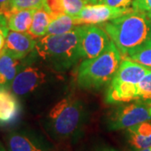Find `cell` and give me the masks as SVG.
Returning a JSON list of instances; mask_svg holds the SVG:
<instances>
[{
    "label": "cell",
    "instance_id": "6da1fadb",
    "mask_svg": "<svg viewBox=\"0 0 151 151\" xmlns=\"http://www.w3.org/2000/svg\"><path fill=\"white\" fill-rule=\"evenodd\" d=\"M103 27L123 58H125L131 51L149 42L151 35V14L133 9L105 22Z\"/></svg>",
    "mask_w": 151,
    "mask_h": 151
},
{
    "label": "cell",
    "instance_id": "7a4b0ae2",
    "mask_svg": "<svg viewBox=\"0 0 151 151\" xmlns=\"http://www.w3.org/2000/svg\"><path fill=\"white\" fill-rule=\"evenodd\" d=\"M123 59L115 44L111 41L100 55L81 62L77 70V84L87 90H97L103 87L111 82Z\"/></svg>",
    "mask_w": 151,
    "mask_h": 151
},
{
    "label": "cell",
    "instance_id": "3957f363",
    "mask_svg": "<svg viewBox=\"0 0 151 151\" xmlns=\"http://www.w3.org/2000/svg\"><path fill=\"white\" fill-rule=\"evenodd\" d=\"M86 120V111L80 100L65 97L55 105L48 114V128L55 139H73L80 134Z\"/></svg>",
    "mask_w": 151,
    "mask_h": 151
},
{
    "label": "cell",
    "instance_id": "277c9868",
    "mask_svg": "<svg viewBox=\"0 0 151 151\" xmlns=\"http://www.w3.org/2000/svg\"><path fill=\"white\" fill-rule=\"evenodd\" d=\"M79 25L70 32L45 35L36 40L38 55L53 65L55 70L69 69L81 59L79 50Z\"/></svg>",
    "mask_w": 151,
    "mask_h": 151
},
{
    "label": "cell",
    "instance_id": "5b68a950",
    "mask_svg": "<svg viewBox=\"0 0 151 151\" xmlns=\"http://www.w3.org/2000/svg\"><path fill=\"white\" fill-rule=\"evenodd\" d=\"M151 70L132 60L124 58L105 94L108 104H123L136 101L137 86Z\"/></svg>",
    "mask_w": 151,
    "mask_h": 151
},
{
    "label": "cell",
    "instance_id": "8992f818",
    "mask_svg": "<svg viewBox=\"0 0 151 151\" xmlns=\"http://www.w3.org/2000/svg\"><path fill=\"white\" fill-rule=\"evenodd\" d=\"M151 119L149 102L136 100L112 110L107 118L108 130L127 129L136 124Z\"/></svg>",
    "mask_w": 151,
    "mask_h": 151
},
{
    "label": "cell",
    "instance_id": "52a82bcc",
    "mask_svg": "<svg viewBox=\"0 0 151 151\" xmlns=\"http://www.w3.org/2000/svg\"><path fill=\"white\" fill-rule=\"evenodd\" d=\"M107 32L96 24L79 25L78 50L81 59H92L103 53L111 43Z\"/></svg>",
    "mask_w": 151,
    "mask_h": 151
},
{
    "label": "cell",
    "instance_id": "ba28073f",
    "mask_svg": "<svg viewBox=\"0 0 151 151\" xmlns=\"http://www.w3.org/2000/svg\"><path fill=\"white\" fill-rule=\"evenodd\" d=\"M134 9H121L99 4H86L76 17L80 24H103L105 22L112 20L118 17L122 16Z\"/></svg>",
    "mask_w": 151,
    "mask_h": 151
},
{
    "label": "cell",
    "instance_id": "9c48e42d",
    "mask_svg": "<svg viewBox=\"0 0 151 151\" xmlns=\"http://www.w3.org/2000/svg\"><path fill=\"white\" fill-rule=\"evenodd\" d=\"M5 140L8 151H55L47 141L29 132H11Z\"/></svg>",
    "mask_w": 151,
    "mask_h": 151
},
{
    "label": "cell",
    "instance_id": "30bf717a",
    "mask_svg": "<svg viewBox=\"0 0 151 151\" xmlns=\"http://www.w3.org/2000/svg\"><path fill=\"white\" fill-rule=\"evenodd\" d=\"M45 81V74L38 67L26 66L14 77L9 90L16 96H24Z\"/></svg>",
    "mask_w": 151,
    "mask_h": 151
},
{
    "label": "cell",
    "instance_id": "8fae6325",
    "mask_svg": "<svg viewBox=\"0 0 151 151\" xmlns=\"http://www.w3.org/2000/svg\"><path fill=\"white\" fill-rule=\"evenodd\" d=\"M35 39L28 32L9 30L3 50L16 59L23 60L35 50Z\"/></svg>",
    "mask_w": 151,
    "mask_h": 151
},
{
    "label": "cell",
    "instance_id": "7c38bea8",
    "mask_svg": "<svg viewBox=\"0 0 151 151\" xmlns=\"http://www.w3.org/2000/svg\"><path fill=\"white\" fill-rule=\"evenodd\" d=\"M125 138L132 151L140 150L151 146V119L127 129Z\"/></svg>",
    "mask_w": 151,
    "mask_h": 151
},
{
    "label": "cell",
    "instance_id": "4fadbf2b",
    "mask_svg": "<svg viewBox=\"0 0 151 151\" xmlns=\"http://www.w3.org/2000/svg\"><path fill=\"white\" fill-rule=\"evenodd\" d=\"M20 113V105L9 89L0 86V124L14 123Z\"/></svg>",
    "mask_w": 151,
    "mask_h": 151
},
{
    "label": "cell",
    "instance_id": "5bb4252c",
    "mask_svg": "<svg viewBox=\"0 0 151 151\" xmlns=\"http://www.w3.org/2000/svg\"><path fill=\"white\" fill-rule=\"evenodd\" d=\"M21 60L16 59L5 51L0 53V86L9 89L17 74L22 70Z\"/></svg>",
    "mask_w": 151,
    "mask_h": 151
},
{
    "label": "cell",
    "instance_id": "9a60e30c",
    "mask_svg": "<svg viewBox=\"0 0 151 151\" xmlns=\"http://www.w3.org/2000/svg\"><path fill=\"white\" fill-rule=\"evenodd\" d=\"M54 18L50 14L48 11L42 6L35 11L31 26L28 33L35 39H40L46 35V31L50 22Z\"/></svg>",
    "mask_w": 151,
    "mask_h": 151
},
{
    "label": "cell",
    "instance_id": "2e32d148",
    "mask_svg": "<svg viewBox=\"0 0 151 151\" xmlns=\"http://www.w3.org/2000/svg\"><path fill=\"white\" fill-rule=\"evenodd\" d=\"M36 9H24L14 12L7 18L9 30L17 32H28L31 26L33 16Z\"/></svg>",
    "mask_w": 151,
    "mask_h": 151
},
{
    "label": "cell",
    "instance_id": "e0dca14e",
    "mask_svg": "<svg viewBox=\"0 0 151 151\" xmlns=\"http://www.w3.org/2000/svg\"><path fill=\"white\" fill-rule=\"evenodd\" d=\"M78 25H81V24L76 18L65 14L55 18L50 22L45 35H63V34L73 30Z\"/></svg>",
    "mask_w": 151,
    "mask_h": 151
},
{
    "label": "cell",
    "instance_id": "ac0fdd59",
    "mask_svg": "<svg viewBox=\"0 0 151 151\" xmlns=\"http://www.w3.org/2000/svg\"><path fill=\"white\" fill-rule=\"evenodd\" d=\"M44 4V0H9L0 5V14L6 19L14 12L24 9H37Z\"/></svg>",
    "mask_w": 151,
    "mask_h": 151
},
{
    "label": "cell",
    "instance_id": "d6986e66",
    "mask_svg": "<svg viewBox=\"0 0 151 151\" xmlns=\"http://www.w3.org/2000/svg\"><path fill=\"white\" fill-rule=\"evenodd\" d=\"M125 58L132 60L151 69V44L148 42L145 45L131 51Z\"/></svg>",
    "mask_w": 151,
    "mask_h": 151
},
{
    "label": "cell",
    "instance_id": "ffe728a7",
    "mask_svg": "<svg viewBox=\"0 0 151 151\" xmlns=\"http://www.w3.org/2000/svg\"><path fill=\"white\" fill-rule=\"evenodd\" d=\"M136 100L151 101V70L148 72L137 86Z\"/></svg>",
    "mask_w": 151,
    "mask_h": 151
},
{
    "label": "cell",
    "instance_id": "44dd1931",
    "mask_svg": "<svg viewBox=\"0 0 151 151\" xmlns=\"http://www.w3.org/2000/svg\"><path fill=\"white\" fill-rule=\"evenodd\" d=\"M62 5L66 14L76 18L81 9L87 4L84 0H61Z\"/></svg>",
    "mask_w": 151,
    "mask_h": 151
},
{
    "label": "cell",
    "instance_id": "7402d4cb",
    "mask_svg": "<svg viewBox=\"0 0 151 151\" xmlns=\"http://www.w3.org/2000/svg\"><path fill=\"white\" fill-rule=\"evenodd\" d=\"M43 6L54 19L65 14L61 0H44Z\"/></svg>",
    "mask_w": 151,
    "mask_h": 151
},
{
    "label": "cell",
    "instance_id": "603a6c76",
    "mask_svg": "<svg viewBox=\"0 0 151 151\" xmlns=\"http://www.w3.org/2000/svg\"><path fill=\"white\" fill-rule=\"evenodd\" d=\"M9 31V29L8 27V22L5 17L0 21V53L4 48L6 38L8 36V34Z\"/></svg>",
    "mask_w": 151,
    "mask_h": 151
},
{
    "label": "cell",
    "instance_id": "cb8c5ba5",
    "mask_svg": "<svg viewBox=\"0 0 151 151\" xmlns=\"http://www.w3.org/2000/svg\"><path fill=\"white\" fill-rule=\"evenodd\" d=\"M134 2V0H103V4L115 8L130 9L132 8Z\"/></svg>",
    "mask_w": 151,
    "mask_h": 151
},
{
    "label": "cell",
    "instance_id": "d4e9b609",
    "mask_svg": "<svg viewBox=\"0 0 151 151\" xmlns=\"http://www.w3.org/2000/svg\"><path fill=\"white\" fill-rule=\"evenodd\" d=\"M132 8L151 14V0H134Z\"/></svg>",
    "mask_w": 151,
    "mask_h": 151
},
{
    "label": "cell",
    "instance_id": "484cf974",
    "mask_svg": "<svg viewBox=\"0 0 151 151\" xmlns=\"http://www.w3.org/2000/svg\"><path fill=\"white\" fill-rule=\"evenodd\" d=\"M87 4H103V0H84Z\"/></svg>",
    "mask_w": 151,
    "mask_h": 151
},
{
    "label": "cell",
    "instance_id": "4316f807",
    "mask_svg": "<svg viewBox=\"0 0 151 151\" xmlns=\"http://www.w3.org/2000/svg\"><path fill=\"white\" fill-rule=\"evenodd\" d=\"M99 151H118L117 150L113 149V148H110V147H108V148H103L102 150H100Z\"/></svg>",
    "mask_w": 151,
    "mask_h": 151
},
{
    "label": "cell",
    "instance_id": "83f0119b",
    "mask_svg": "<svg viewBox=\"0 0 151 151\" xmlns=\"http://www.w3.org/2000/svg\"><path fill=\"white\" fill-rule=\"evenodd\" d=\"M0 151H7V150L4 148V146L2 145L1 142H0Z\"/></svg>",
    "mask_w": 151,
    "mask_h": 151
},
{
    "label": "cell",
    "instance_id": "f1b7e54d",
    "mask_svg": "<svg viewBox=\"0 0 151 151\" xmlns=\"http://www.w3.org/2000/svg\"><path fill=\"white\" fill-rule=\"evenodd\" d=\"M138 151H151V146L150 147H147L145 149H143V150H138Z\"/></svg>",
    "mask_w": 151,
    "mask_h": 151
},
{
    "label": "cell",
    "instance_id": "f546056e",
    "mask_svg": "<svg viewBox=\"0 0 151 151\" xmlns=\"http://www.w3.org/2000/svg\"><path fill=\"white\" fill-rule=\"evenodd\" d=\"M8 1H9V0H0V5L3 4H4L6 2H8Z\"/></svg>",
    "mask_w": 151,
    "mask_h": 151
},
{
    "label": "cell",
    "instance_id": "4dcf8cb0",
    "mask_svg": "<svg viewBox=\"0 0 151 151\" xmlns=\"http://www.w3.org/2000/svg\"><path fill=\"white\" fill-rule=\"evenodd\" d=\"M149 104H150V114L151 116V101L149 102Z\"/></svg>",
    "mask_w": 151,
    "mask_h": 151
},
{
    "label": "cell",
    "instance_id": "1f68e13d",
    "mask_svg": "<svg viewBox=\"0 0 151 151\" xmlns=\"http://www.w3.org/2000/svg\"><path fill=\"white\" fill-rule=\"evenodd\" d=\"M4 15H2V14H0V21H1V20H2V19H4Z\"/></svg>",
    "mask_w": 151,
    "mask_h": 151
},
{
    "label": "cell",
    "instance_id": "d6a6232c",
    "mask_svg": "<svg viewBox=\"0 0 151 151\" xmlns=\"http://www.w3.org/2000/svg\"><path fill=\"white\" fill-rule=\"evenodd\" d=\"M149 43L151 44V35H150V40H149Z\"/></svg>",
    "mask_w": 151,
    "mask_h": 151
}]
</instances>
